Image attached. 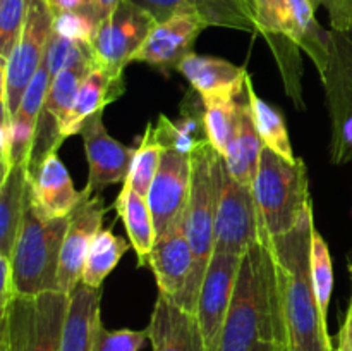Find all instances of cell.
Returning <instances> with one entry per match:
<instances>
[{
  "mask_svg": "<svg viewBox=\"0 0 352 351\" xmlns=\"http://www.w3.org/2000/svg\"><path fill=\"white\" fill-rule=\"evenodd\" d=\"M148 267L157 279L158 292L177 301L192 268V250L186 233V210L157 236Z\"/></svg>",
  "mask_w": 352,
  "mask_h": 351,
  "instance_id": "cell-15",
  "label": "cell"
},
{
  "mask_svg": "<svg viewBox=\"0 0 352 351\" xmlns=\"http://www.w3.org/2000/svg\"><path fill=\"white\" fill-rule=\"evenodd\" d=\"M177 71L189 81L191 88L201 96L203 103L213 100H236L246 88L250 76L246 67L232 64L226 58L198 55L195 52L179 64Z\"/></svg>",
  "mask_w": 352,
  "mask_h": 351,
  "instance_id": "cell-17",
  "label": "cell"
},
{
  "mask_svg": "<svg viewBox=\"0 0 352 351\" xmlns=\"http://www.w3.org/2000/svg\"><path fill=\"white\" fill-rule=\"evenodd\" d=\"M0 351H7V348L3 344H0Z\"/></svg>",
  "mask_w": 352,
  "mask_h": 351,
  "instance_id": "cell-46",
  "label": "cell"
},
{
  "mask_svg": "<svg viewBox=\"0 0 352 351\" xmlns=\"http://www.w3.org/2000/svg\"><path fill=\"white\" fill-rule=\"evenodd\" d=\"M246 95L248 102H250L251 116H253L254 120V127H256L258 134H260L261 141H263V147L277 153L278 157L285 158V160H298L294 151H292V143L291 138H289L284 116H282V112L277 107H274L267 100L258 96L253 81H251V76H248L246 79Z\"/></svg>",
  "mask_w": 352,
  "mask_h": 351,
  "instance_id": "cell-29",
  "label": "cell"
},
{
  "mask_svg": "<svg viewBox=\"0 0 352 351\" xmlns=\"http://www.w3.org/2000/svg\"><path fill=\"white\" fill-rule=\"evenodd\" d=\"M112 209L126 227L131 246L136 251L138 267H148V258L157 241V229L146 198L138 195L129 182L124 181Z\"/></svg>",
  "mask_w": 352,
  "mask_h": 351,
  "instance_id": "cell-26",
  "label": "cell"
},
{
  "mask_svg": "<svg viewBox=\"0 0 352 351\" xmlns=\"http://www.w3.org/2000/svg\"><path fill=\"white\" fill-rule=\"evenodd\" d=\"M243 255L213 251L196 305L206 351H219Z\"/></svg>",
  "mask_w": 352,
  "mask_h": 351,
  "instance_id": "cell-11",
  "label": "cell"
},
{
  "mask_svg": "<svg viewBox=\"0 0 352 351\" xmlns=\"http://www.w3.org/2000/svg\"><path fill=\"white\" fill-rule=\"evenodd\" d=\"M30 193L34 206L48 219L69 217L82 198L57 151L30 171Z\"/></svg>",
  "mask_w": 352,
  "mask_h": 351,
  "instance_id": "cell-19",
  "label": "cell"
},
{
  "mask_svg": "<svg viewBox=\"0 0 352 351\" xmlns=\"http://www.w3.org/2000/svg\"><path fill=\"white\" fill-rule=\"evenodd\" d=\"M261 219L253 188L237 182L223 162L215 215V251L243 255L260 241Z\"/></svg>",
  "mask_w": 352,
  "mask_h": 351,
  "instance_id": "cell-9",
  "label": "cell"
},
{
  "mask_svg": "<svg viewBox=\"0 0 352 351\" xmlns=\"http://www.w3.org/2000/svg\"><path fill=\"white\" fill-rule=\"evenodd\" d=\"M126 92L124 74H110L100 67H93L81 81L74 105L60 129L62 141L79 134L82 124L95 114L103 112L107 105L119 100Z\"/></svg>",
  "mask_w": 352,
  "mask_h": 351,
  "instance_id": "cell-22",
  "label": "cell"
},
{
  "mask_svg": "<svg viewBox=\"0 0 352 351\" xmlns=\"http://www.w3.org/2000/svg\"><path fill=\"white\" fill-rule=\"evenodd\" d=\"M50 69L43 58L40 69L24 92L19 109L10 120L14 165L28 164V167H30L31 151H33L34 138H36L38 119H40L41 109H43L45 98H47V92L50 88Z\"/></svg>",
  "mask_w": 352,
  "mask_h": 351,
  "instance_id": "cell-23",
  "label": "cell"
},
{
  "mask_svg": "<svg viewBox=\"0 0 352 351\" xmlns=\"http://www.w3.org/2000/svg\"><path fill=\"white\" fill-rule=\"evenodd\" d=\"M191 191L186 206V233L192 250V268L188 284L175 303L196 313L206 268L215 251V215L222 181L223 158L210 143L191 155Z\"/></svg>",
  "mask_w": 352,
  "mask_h": 351,
  "instance_id": "cell-3",
  "label": "cell"
},
{
  "mask_svg": "<svg viewBox=\"0 0 352 351\" xmlns=\"http://www.w3.org/2000/svg\"><path fill=\"white\" fill-rule=\"evenodd\" d=\"M313 227V209L294 229L278 236H270L261 224L274 268L275 308L285 351H329L336 348L329 329L320 320L313 292L309 268Z\"/></svg>",
  "mask_w": 352,
  "mask_h": 351,
  "instance_id": "cell-1",
  "label": "cell"
},
{
  "mask_svg": "<svg viewBox=\"0 0 352 351\" xmlns=\"http://www.w3.org/2000/svg\"><path fill=\"white\" fill-rule=\"evenodd\" d=\"M146 339V329L110 330L103 326V322H100L98 327H96L91 351H141Z\"/></svg>",
  "mask_w": 352,
  "mask_h": 351,
  "instance_id": "cell-35",
  "label": "cell"
},
{
  "mask_svg": "<svg viewBox=\"0 0 352 351\" xmlns=\"http://www.w3.org/2000/svg\"><path fill=\"white\" fill-rule=\"evenodd\" d=\"M322 83L332 124L330 158L336 165L349 164L352 162V96L332 74L323 76Z\"/></svg>",
  "mask_w": 352,
  "mask_h": 351,
  "instance_id": "cell-28",
  "label": "cell"
},
{
  "mask_svg": "<svg viewBox=\"0 0 352 351\" xmlns=\"http://www.w3.org/2000/svg\"><path fill=\"white\" fill-rule=\"evenodd\" d=\"M146 330L153 351H206L196 313L160 292Z\"/></svg>",
  "mask_w": 352,
  "mask_h": 351,
  "instance_id": "cell-18",
  "label": "cell"
},
{
  "mask_svg": "<svg viewBox=\"0 0 352 351\" xmlns=\"http://www.w3.org/2000/svg\"><path fill=\"white\" fill-rule=\"evenodd\" d=\"M120 0H95L96 3V10H98V16L100 19H105L107 16H109L110 12H112L113 9H116L117 6H119Z\"/></svg>",
  "mask_w": 352,
  "mask_h": 351,
  "instance_id": "cell-42",
  "label": "cell"
},
{
  "mask_svg": "<svg viewBox=\"0 0 352 351\" xmlns=\"http://www.w3.org/2000/svg\"><path fill=\"white\" fill-rule=\"evenodd\" d=\"M31 0H0V61L10 57L19 43Z\"/></svg>",
  "mask_w": 352,
  "mask_h": 351,
  "instance_id": "cell-34",
  "label": "cell"
},
{
  "mask_svg": "<svg viewBox=\"0 0 352 351\" xmlns=\"http://www.w3.org/2000/svg\"><path fill=\"white\" fill-rule=\"evenodd\" d=\"M309 268H311V284L315 292L316 306H318L320 320L323 327L327 326V315H329L330 298L333 291V264L330 257L329 244L325 237L320 234L316 226L311 231V251H309Z\"/></svg>",
  "mask_w": 352,
  "mask_h": 351,
  "instance_id": "cell-31",
  "label": "cell"
},
{
  "mask_svg": "<svg viewBox=\"0 0 352 351\" xmlns=\"http://www.w3.org/2000/svg\"><path fill=\"white\" fill-rule=\"evenodd\" d=\"M251 188L261 224L270 236L292 231L313 209L308 169L302 158L289 162L263 147Z\"/></svg>",
  "mask_w": 352,
  "mask_h": 351,
  "instance_id": "cell-5",
  "label": "cell"
},
{
  "mask_svg": "<svg viewBox=\"0 0 352 351\" xmlns=\"http://www.w3.org/2000/svg\"><path fill=\"white\" fill-rule=\"evenodd\" d=\"M69 301L60 291L16 295L0 312V344L7 351H60Z\"/></svg>",
  "mask_w": 352,
  "mask_h": 351,
  "instance_id": "cell-6",
  "label": "cell"
},
{
  "mask_svg": "<svg viewBox=\"0 0 352 351\" xmlns=\"http://www.w3.org/2000/svg\"><path fill=\"white\" fill-rule=\"evenodd\" d=\"M239 124V98L205 103V129L213 150L223 157Z\"/></svg>",
  "mask_w": 352,
  "mask_h": 351,
  "instance_id": "cell-32",
  "label": "cell"
},
{
  "mask_svg": "<svg viewBox=\"0 0 352 351\" xmlns=\"http://www.w3.org/2000/svg\"><path fill=\"white\" fill-rule=\"evenodd\" d=\"M191 174V155L179 153L175 150L162 151L160 165L146 195L157 236L164 233L188 206Z\"/></svg>",
  "mask_w": 352,
  "mask_h": 351,
  "instance_id": "cell-13",
  "label": "cell"
},
{
  "mask_svg": "<svg viewBox=\"0 0 352 351\" xmlns=\"http://www.w3.org/2000/svg\"><path fill=\"white\" fill-rule=\"evenodd\" d=\"M67 226L69 217H45L34 206L28 188L23 224L9 258L17 295L38 296L57 291L58 264Z\"/></svg>",
  "mask_w": 352,
  "mask_h": 351,
  "instance_id": "cell-4",
  "label": "cell"
},
{
  "mask_svg": "<svg viewBox=\"0 0 352 351\" xmlns=\"http://www.w3.org/2000/svg\"><path fill=\"white\" fill-rule=\"evenodd\" d=\"M131 248V241L117 236L112 229H102L93 240L82 268L81 284L93 289H102L103 281L113 272L120 258Z\"/></svg>",
  "mask_w": 352,
  "mask_h": 351,
  "instance_id": "cell-30",
  "label": "cell"
},
{
  "mask_svg": "<svg viewBox=\"0 0 352 351\" xmlns=\"http://www.w3.org/2000/svg\"><path fill=\"white\" fill-rule=\"evenodd\" d=\"M325 74H332L352 96V38L349 33L332 30V55Z\"/></svg>",
  "mask_w": 352,
  "mask_h": 351,
  "instance_id": "cell-36",
  "label": "cell"
},
{
  "mask_svg": "<svg viewBox=\"0 0 352 351\" xmlns=\"http://www.w3.org/2000/svg\"><path fill=\"white\" fill-rule=\"evenodd\" d=\"M351 215H352V210H351Z\"/></svg>",
  "mask_w": 352,
  "mask_h": 351,
  "instance_id": "cell-48",
  "label": "cell"
},
{
  "mask_svg": "<svg viewBox=\"0 0 352 351\" xmlns=\"http://www.w3.org/2000/svg\"><path fill=\"white\" fill-rule=\"evenodd\" d=\"M205 28L208 26L195 16H172L160 21L155 24L131 62H143L168 78L191 54L196 38Z\"/></svg>",
  "mask_w": 352,
  "mask_h": 351,
  "instance_id": "cell-14",
  "label": "cell"
},
{
  "mask_svg": "<svg viewBox=\"0 0 352 351\" xmlns=\"http://www.w3.org/2000/svg\"><path fill=\"white\" fill-rule=\"evenodd\" d=\"M0 274H2V288H0V312H2V310L7 308L10 299L17 295L9 258L0 257Z\"/></svg>",
  "mask_w": 352,
  "mask_h": 351,
  "instance_id": "cell-40",
  "label": "cell"
},
{
  "mask_svg": "<svg viewBox=\"0 0 352 351\" xmlns=\"http://www.w3.org/2000/svg\"><path fill=\"white\" fill-rule=\"evenodd\" d=\"M96 28L98 23L81 12H64L54 16V31L67 40L91 43Z\"/></svg>",
  "mask_w": 352,
  "mask_h": 351,
  "instance_id": "cell-38",
  "label": "cell"
},
{
  "mask_svg": "<svg viewBox=\"0 0 352 351\" xmlns=\"http://www.w3.org/2000/svg\"><path fill=\"white\" fill-rule=\"evenodd\" d=\"M69 296L71 301L62 332L60 351H91L96 327L102 322V289L79 284Z\"/></svg>",
  "mask_w": 352,
  "mask_h": 351,
  "instance_id": "cell-25",
  "label": "cell"
},
{
  "mask_svg": "<svg viewBox=\"0 0 352 351\" xmlns=\"http://www.w3.org/2000/svg\"><path fill=\"white\" fill-rule=\"evenodd\" d=\"M47 2L52 12H54V16L64 12H81L93 17L98 24L102 23V19L98 16V10H96L95 0H47Z\"/></svg>",
  "mask_w": 352,
  "mask_h": 351,
  "instance_id": "cell-39",
  "label": "cell"
},
{
  "mask_svg": "<svg viewBox=\"0 0 352 351\" xmlns=\"http://www.w3.org/2000/svg\"><path fill=\"white\" fill-rule=\"evenodd\" d=\"M347 268H349V275H351V282H352V248L347 253Z\"/></svg>",
  "mask_w": 352,
  "mask_h": 351,
  "instance_id": "cell-44",
  "label": "cell"
},
{
  "mask_svg": "<svg viewBox=\"0 0 352 351\" xmlns=\"http://www.w3.org/2000/svg\"><path fill=\"white\" fill-rule=\"evenodd\" d=\"M309 2L313 3V7H315V9H318V7H325V3H327V0H309Z\"/></svg>",
  "mask_w": 352,
  "mask_h": 351,
  "instance_id": "cell-45",
  "label": "cell"
},
{
  "mask_svg": "<svg viewBox=\"0 0 352 351\" xmlns=\"http://www.w3.org/2000/svg\"><path fill=\"white\" fill-rule=\"evenodd\" d=\"M109 210L110 206L103 205L102 196L95 195L89 198L82 196L78 206L71 212L67 233H65L60 251L57 291L71 295L81 284L82 268H85L89 246L96 234L103 229V217Z\"/></svg>",
  "mask_w": 352,
  "mask_h": 351,
  "instance_id": "cell-12",
  "label": "cell"
},
{
  "mask_svg": "<svg viewBox=\"0 0 352 351\" xmlns=\"http://www.w3.org/2000/svg\"><path fill=\"white\" fill-rule=\"evenodd\" d=\"M329 351H336V348H332V350H329Z\"/></svg>",
  "mask_w": 352,
  "mask_h": 351,
  "instance_id": "cell-47",
  "label": "cell"
},
{
  "mask_svg": "<svg viewBox=\"0 0 352 351\" xmlns=\"http://www.w3.org/2000/svg\"><path fill=\"white\" fill-rule=\"evenodd\" d=\"M88 158V182L82 196L100 195L103 188L124 182L129 176L136 147H127L112 138L103 124V112L95 114L79 131Z\"/></svg>",
  "mask_w": 352,
  "mask_h": 351,
  "instance_id": "cell-10",
  "label": "cell"
},
{
  "mask_svg": "<svg viewBox=\"0 0 352 351\" xmlns=\"http://www.w3.org/2000/svg\"><path fill=\"white\" fill-rule=\"evenodd\" d=\"M263 150V141L254 127L253 116H251L250 102H248L246 88L239 96V124L229 145V150L223 155V162L229 174L237 182L244 186H253L260 167V157Z\"/></svg>",
  "mask_w": 352,
  "mask_h": 351,
  "instance_id": "cell-24",
  "label": "cell"
},
{
  "mask_svg": "<svg viewBox=\"0 0 352 351\" xmlns=\"http://www.w3.org/2000/svg\"><path fill=\"white\" fill-rule=\"evenodd\" d=\"M157 21L148 10L131 0L119 6L98 24L91 40L96 67L110 74H124L133 55L140 50Z\"/></svg>",
  "mask_w": 352,
  "mask_h": 351,
  "instance_id": "cell-8",
  "label": "cell"
},
{
  "mask_svg": "<svg viewBox=\"0 0 352 351\" xmlns=\"http://www.w3.org/2000/svg\"><path fill=\"white\" fill-rule=\"evenodd\" d=\"M336 351H352V296L349 306H347L346 317H344L339 334H337Z\"/></svg>",
  "mask_w": 352,
  "mask_h": 351,
  "instance_id": "cell-41",
  "label": "cell"
},
{
  "mask_svg": "<svg viewBox=\"0 0 352 351\" xmlns=\"http://www.w3.org/2000/svg\"><path fill=\"white\" fill-rule=\"evenodd\" d=\"M251 10L258 24V33L267 40L284 38V14L285 0H250Z\"/></svg>",
  "mask_w": 352,
  "mask_h": 351,
  "instance_id": "cell-37",
  "label": "cell"
},
{
  "mask_svg": "<svg viewBox=\"0 0 352 351\" xmlns=\"http://www.w3.org/2000/svg\"><path fill=\"white\" fill-rule=\"evenodd\" d=\"M258 341L284 346L275 308L274 268L261 233L260 241L241 257L219 351H253Z\"/></svg>",
  "mask_w": 352,
  "mask_h": 351,
  "instance_id": "cell-2",
  "label": "cell"
},
{
  "mask_svg": "<svg viewBox=\"0 0 352 351\" xmlns=\"http://www.w3.org/2000/svg\"><path fill=\"white\" fill-rule=\"evenodd\" d=\"M315 10L309 0H285L282 34L308 54L322 78L329 69L332 55V31L320 26Z\"/></svg>",
  "mask_w": 352,
  "mask_h": 351,
  "instance_id": "cell-21",
  "label": "cell"
},
{
  "mask_svg": "<svg viewBox=\"0 0 352 351\" xmlns=\"http://www.w3.org/2000/svg\"><path fill=\"white\" fill-rule=\"evenodd\" d=\"M30 188V167L28 164L14 165L0 184V257L10 258L21 224H23L26 195Z\"/></svg>",
  "mask_w": 352,
  "mask_h": 351,
  "instance_id": "cell-27",
  "label": "cell"
},
{
  "mask_svg": "<svg viewBox=\"0 0 352 351\" xmlns=\"http://www.w3.org/2000/svg\"><path fill=\"white\" fill-rule=\"evenodd\" d=\"M54 31V12L47 0H31L19 43L10 57L0 64L2 92L0 103L10 117L19 109L24 92L43 62Z\"/></svg>",
  "mask_w": 352,
  "mask_h": 351,
  "instance_id": "cell-7",
  "label": "cell"
},
{
  "mask_svg": "<svg viewBox=\"0 0 352 351\" xmlns=\"http://www.w3.org/2000/svg\"><path fill=\"white\" fill-rule=\"evenodd\" d=\"M253 351H285V348L274 343V341H258V343L254 344Z\"/></svg>",
  "mask_w": 352,
  "mask_h": 351,
  "instance_id": "cell-43",
  "label": "cell"
},
{
  "mask_svg": "<svg viewBox=\"0 0 352 351\" xmlns=\"http://www.w3.org/2000/svg\"><path fill=\"white\" fill-rule=\"evenodd\" d=\"M148 127L162 150L192 155L203 145L210 143L205 129V103L196 92H189L182 100L181 116L177 119L160 114L157 123H148Z\"/></svg>",
  "mask_w": 352,
  "mask_h": 351,
  "instance_id": "cell-20",
  "label": "cell"
},
{
  "mask_svg": "<svg viewBox=\"0 0 352 351\" xmlns=\"http://www.w3.org/2000/svg\"><path fill=\"white\" fill-rule=\"evenodd\" d=\"M162 151L164 150H162L160 145L151 138L150 127L146 126V129H144L143 136H141L140 143H138L136 147L133 165H131L129 176H127L126 179L131 184V188H133L138 195L143 196V198H146L151 182H153L155 179V174H157L158 171Z\"/></svg>",
  "mask_w": 352,
  "mask_h": 351,
  "instance_id": "cell-33",
  "label": "cell"
},
{
  "mask_svg": "<svg viewBox=\"0 0 352 351\" xmlns=\"http://www.w3.org/2000/svg\"><path fill=\"white\" fill-rule=\"evenodd\" d=\"M153 16L157 23L172 16H195L206 26L258 33L250 0H131Z\"/></svg>",
  "mask_w": 352,
  "mask_h": 351,
  "instance_id": "cell-16",
  "label": "cell"
}]
</instances>
